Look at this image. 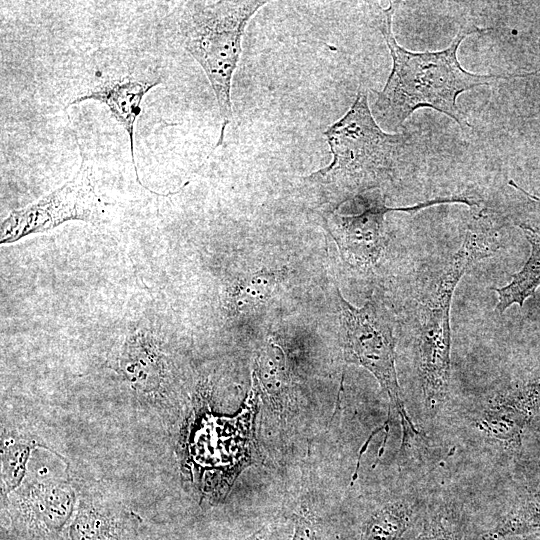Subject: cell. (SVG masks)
I'll list each match as a JSON object with an SVG mask.
<instances>
[{
	"label": "cell",
	"mask_w": 540,
	"mask_h": 540,
	"mask_svg": "<svg viewBox=\"0 0 540 540\" xmlns=\"http://www.w3.org/2000/svg\"><path fill=\"white\" fill-rule=\"evenodd\" d=\"M379 29L393 59L392 71L374 104L378 122L399 129L418 108L428 107L454 119L462 128L468 127L466 115L456 104L460 93L499 79L524 77L523 74L481 75L464 70L457 58L461 42L470 34L485 31L473 24L460 29L449 47L436 52H411L401 47L392 31L393 6L383 9Z\"/></svg>",
	"instance_id": "obj_1"
},
{
	"label": "cell",
	"mask_w": 540,
	"mask_h": 540,
	"mask_svg": "<svg viewBox=\"0 0 540 540\" xmlns=\"http://www.w3.org/2000/svg\"><path fill=\"white\" fill-rule=\"evenodd\" d=\"M465 203L474 205L467 197L454 196L436 198L419 204L389 208L383 198L370 201L362 213L351 216L327 212L323 219L327 230L335 239L343 257L356 267H369L376 263L385 246L384 218L390 211H417L444 203Z\"/></svg>",
	"instance_id": "obj_8"
},
{
	"label": "cell",
	"mask_w": 540,
	"mask_h": 540,
	"mask_svg": "<svg viewBox=\"0 0 540 540\" xmlns=\"http://www.w3.org/2000/svg\"><path fill=\"white\" fill-rule=\"evenodd\" d=\"M527 194L533 201V210L517 217L514 222L529 242L531 251L526 263L512 276V280L494 289L498 295L496 309L501 313L514 304L522 307L540 286V198Z\"/></svg>",
	"instance_id": "obj_10"
},
{
	"label": "cell",
	"mask_w": 540,
	"mask_h": 540,
	"mask_svg": "<svg viewBox=\"0 0 540 540\" xmlns=\"http://www.w3.org/2000/svg\"><path fill=\"white\" fill-rule=\"evenodd\" d=\"M324 135L332 161L305 181L315 188L321 203L329 208L327 212L389 182L407 145L404 134H388L380 128L363 86L347 113L329 126Z\"/></svg>",
	"instance_id": "obj_2"
},
{
	"label": "cell",
	"mask_w": 540,
	"mask_h": 540,
	"mask_svg": "<svg viewBox=\"0 0 540 540\" xmlns=\"http://www.w3.org/2000/svg\"><path fill=\"white\" fill-rule=\"evenodd\" d=\"M498 248L496 228L485 217L474 218L460 248L420 301L417 366L424 408L430 417L443 408L449 390L450 313L457 284L474 263Z\"/></svg>",
	"instance_id": "obj_3"
},
{
	"label": "cell",
	"mask_w": 540,
	"mask_h": 540,
	"mask_svg": "<svg viewBox=\"0 0 540 540\" xmlns=\"http://www.w3.org/2000/svg\"><path fill=\"white\" fill-rule=\"evenodd\" d=\"M539 410L540 374H537L491 394L479 407L474 426L488 441L518 452L524 434Z\"/></svg>",
	"instance_id": "obj_7"
},
{
	"label": "cell",
	"mask_w": 540,
	"mask_h": 540,
	"mask_svg": "<svg viewBox=\"0 0 540 540\" xmlns=\"http://www.w3.org/2000/svg\"><path fill=\"white\" fill-rule=\"evenodd\" d=\"M277 283V274L268 271L246 276L231 289L227 298L229 307L236 313L250 312L270 299Z\"/></svg>",
	"instance_id": "obj_14"
},
{
	"label": "cell",
	"mask_w": 540,
	"mask_h": 540,
	"mask_svg": "<svg viewBox=\"0 0 540 540\" xmlns=\"http://www.w3.org/2000/svg\"><path fill=\"white\" fill-rule=\"evenodd\" d=\"M291 540H317V521L308 510L301 509L296 515Z\"/></svg>",
	"instance_id": "obj_18"
},
{
	"label": "cell",
	"mask_w": 540,
	"mask_h": 540,
	"mask_svg": "<svg viewBox=\"0 0 540 540\" xmlns=\"http://www.w3.org/2000/svg\"><path fill=\"white\" fill-rule=\"evenodd\" d=\"M72 537L74 540H118L119 529L113 519L87 510L75 521Z\"/></svg>",
	"instance_id": "obj_17"
},
{
	"label": "cell",
	"mask_w": 540,
	"mask_h": 540,
	"mask_svg": "<svg viewBox=\"0 0 540 540\" xmlns=\"http://www.w3.org/2000/svg\"><path fill=\"white\" fill-rule=\"evenodd\" d=\"M119 364L126 379L142 391L157 389L163 380L162 354L155 339L146 332L136 331L126 337Z\"/></svg>",
	"instance_id": "obj_11"
},
{
	"label": "cell",
	"mask_w": 540,
	"mask_h": 540,
	"mask_svg": "<svg viewBox=\"0 0 540 540\" xmlns=\"http://www.w3.org/2000/svg\"><path fill=\"white\" fill-rule=\"evenodd\" d=\"M415 540H464L460 508L453 502L438 506L428 515Z\"/></svg>",
	"instance_id": "obj_15"
},
{
	"label": "cell",
	"mask_w": 540,
	"mask_h": 540,
	"mask_svg": "<svg viewBox=\"0 0 540 540\" xmlns=\"http://www.w3.org/2000/svg\"><path fill=\"white\" fill-rule=\"evenodd\" d=\"M416 504L408 499L391 501L370 515L360 540H401L415 514Z\"/></svg>",
	"instance_id": "obj_13"
},
{
	"label": "cell",
	"mask_w": 540,
	"mask_h": 540,
	"mask_svg": "<svg viewBox=\"0 0 540 540\" xmlns=\"http://www.w3.org/2000/svg\"><path fill=\"white\" fill-rule=\"evenodd\" d=\"M77 172L62 186L34 203L12 211L1 222L0 244L52 230L68 221L95 223L101 219L103 202L95 188L93 167L83 148Z\"/></svg>",
	"instance_id": "obj_6"
},
{
	"label": "cell",
	"mask_w": 540,
	"mask_h": 540,
	"mask_svg": "<svg viewBox=\"0 0 540 540\" xmlns=\"http://www.w3.org/2000/svg\"><path fill=\"white\" fill-rule=\"evenodd\" d=\"M267 1H186L177 13L184 49L198 62L214 91L221 118L215 148L222 145L232 118L231 84L241 54L245 27Z\"/></svg>",
	"instance_id": "obj_4"
},
{
	"label": "cell",
	"mask_w": 540,
	"mask_h": 540,
	"mask_svg": "<svg viewBox=\"0 0 540 540\" xmlns=\"http://www.w3.org/2000/svg\"><path fill=\"white\" fill-rule=\"evenodd\" d=\"M243 540H269V536L266 530L260 529L259 531L255 532L254 534L250 535L249 537Z\"/></svg>",
	"instance_id": "obj_19"
},
{
	"label": "cell",
	"mask_w": 540,
	"mask_h": 540,
	"mask_svg": "<svg viewBox=\"0 0 540 540\" xmlns=\"http://www.w3.org/2000/svg\"><path fill=\"white\" fill-rule=\"evenodd\" d=\"M343 353L347 363L367 369L378 381L400 417L403 446L420 432L408 416L395 367V338L387 312L376 302L360 308L350 304L337 290Z\"/></svg>",
	"instance_id": "obj_5"
},
{
	"label": "cell",
	"mask_w": 540,
	"mask_h": 540,
	"mask_svg": "<svg viewBox=\"0 0 540 540\" xmlns=\"http://www.w3.org/2000/svg\"><path fill=\"white\" fill-rule=\"evenodd\" d=\"M261 381L271 408L282 414L287 402V376L277 350H266L260 358Z\"/></svg>",
	"instance_id": "obj_16"
},
{
	"label": "cell",
	"mask_w": 540,
	"mask_h": 540,
	"mask_svg": "<svg viewBox=\"0 0 540 540\" xmlns=\"http://www.w3.org/2000/svg\"><path fill=\"white\" fill-rule=\"evenodd\" d=\"M521 540H540V531L525 534Z\"/></svg>",
	"instance_id": "obj_20"
},
{
	"label": "cell",
	"mask_w": 540,
	"mask_h": 540,
	"mask_svg": "<svg viewBox=\"0 0 540 540\" xmlns=\"http://www.w3.org/2000/svg\"><path fill=\"white\" fill-rule=\"evenodd\" d=\"M160 83L159 77L149 79L131 75L119 76L103 80L99 84L85 89L68 104L74 105L85 100H95L107 106L112 116L128 134L136 175L138 172L134 160V125L141 112V102L144 96Z\"/></svg>",
	"instance_id": "obj_9"
},
{
	"label": "cell",
	"mask_w": 540,
	"mask_h": 540,
	"mask_svg": "<svg viewBox=\"0 0 540 540\" xmlns=\"http://www.w3.org/2000/svg\"><path fill=\"white\" fill-rule=\"evenodd\" d=\"M535 531H540V463L518 489L508 510L479 540H500Z\"/></svg>",
	"instance_id": "obj_12"
}]
</instances>
